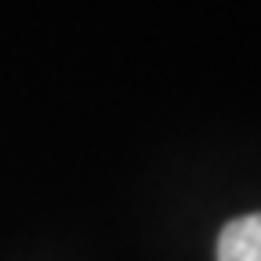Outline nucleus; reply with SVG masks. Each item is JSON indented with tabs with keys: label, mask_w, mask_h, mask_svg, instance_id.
Instances as JSON below:
<instances>
[{
	"label": "nucleus",
	"mask_w": 261,
	"mask_h": 261,
	"mask_svg": "<svg viewBox=\"0 0 261 261\" xmlns=\"http://www.w3.org/2000/svg\"><path fill=\"white\" fill-rule=\"evenodd\" d=\"M218 261H261V214L232 218L221 228Z\"/></svg>",
	"instance_id": "obj_1"
}]
</instances>
